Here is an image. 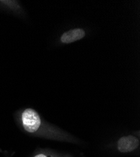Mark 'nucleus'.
Wrapping results in <instances>:
<instances>
[{"label": "nucleus", "mask_w": 140, "mask_h": 157, "mask_svg": "<svg viewBox=\"0 0 140 157\" xmlns=\"http://www.w3.org/2000/svg\"><path fill=\"white\" fill-rule=\"evenodd\" d=\"M24 129L29 133H35L41 125L40 117L36 111L31 108L25 109L21 115Z\"/></svg>", "instance_id": "obj_1"}, {"label": "nucleus", "mask_w": 140, "mask_h": 157, "mask_svg": "<svg viewBox=\"0 0 140 157\" xmlns=\"http://www.w3.org/2000/svg\"><path fill=\"white\" fill-rule=\"evenodd\" d=\"M139 145V140L133 136L121 138L118 142V148L121 153L131 152L136 150Z\"/></svg>", "instance_id": "obj_2"}, {"label": "nucleus", "mask_w": 140, "mask_h": 157, "mask_svg": "<svg viewBox=\"0 0 140 157\" xmlns=\"http://www.w3.org/2000/svg\"><path fill=\"white\" fill-rule=\"evenodd\" d=\"M85 35V32L82 29H74L63 33L61 37L60 41L63 44H71L78 40H81Z\"/></svg>", "instance_id": "obj_3"}, {"label": "nucleus", "mask_w": 140, "mask_h": 157, "mask_svg": "<svg viewBox=\"0 0 140 157\" xmlns=\"http://www.w3.org/2000/svg\"><path fill=\"white\" fill-rule=\"evenodd\" d=\"M35 157H47V156L44 154H39V155H37Z\"/></svg>", "instance_id": "obj_4"}]
</instances>
